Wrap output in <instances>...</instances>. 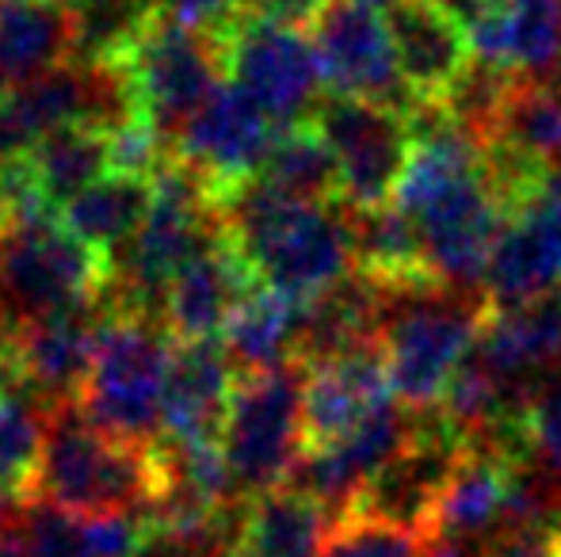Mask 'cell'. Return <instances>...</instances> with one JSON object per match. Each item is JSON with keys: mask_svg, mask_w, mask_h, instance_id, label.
<instances>
[{"mask_svg": "<svg viewBox=\"0 0 561 557\" xmlns=\"http://www.w3.org/2000/svg\"><path fill=\"white\" fill-rule=\"evenodd\" d=\"M473 348L508 386L519 390H531L542 374L561 371V282L524 302L489 305Z\"/></svg>", "mask_w": 561, "mask_h": 557, "instance_id": "cell-15", "label": "cell"}, {"mask_svg": "<svg viewBox=\"0 0 561 557\" xmlns=\"http://www.w3.org/2000/svg\"><path fill=\"white\" fill-rule=\"evenodd\" d=\"M244 12V0H157V15L180 27L222 38Z\"/></svg>", "mask_w": 561, "mask_h": 557, "instance_id": "cell-32", "label": "cell"}, {"mask_svg": "<svg viewBox=\"0 0 561 557\" xmlns=\"http://www.w3.org/2000/svg\"><path fill=\"white\" fill-rule=\"evenodd\" d=\"M161 492L164 462L157 446L112 439L84 420L77 402L54 405L27 500L92 520V515H146Z\"/></svg>", "mask_w": 561, "mask_h": 557, "instance_id": "cell-2", "label": "cell"}, {"mask_svg": "<svg viewBox=\"0 0 561 557\" xmlns=\"http://www.w3.org/2000/svg\"><path fill=\"white\" fill-rule=\"evenodd\" d=\"M302 386L298 363L279 371L241 374L222 423V459L233 489L260 497L287 485L295 462L306 451L302 431Z\"/></svg>", "mask_w": 561, "mask_h": 557, "instance_id": "cell-6", "label": "cell"}, {"mask_svg": "<svg viewBox=\"0 0 561 557\" xmlns=\"http://www.w3.org/2000/svg\"><path fill=\"white\" fill-rule=\"evenodd\" d=\"M23 367L20 356H15V336L0 333V397L12 394V390H23Z\"/></svg>", "mask_w": 561, "mask_h": 557, "instance_id": "cell-36", "label": "cell"}, {"mask_svg": "<svg viewBox=\"0 0 561 557\" xmlns=\"http://www.w3.org/2000/svg\"><path fill=\"white\" fill-rule=\"evenodd\" d=\"M275 123L237 89L222 81L215 96L192 115L176 138V161L199 172L218 195L237 184H249L264 169V156L275 141Z\"/></svg>", "mask_w": 561, "mask_h": 557, "instance_id": "cell-11", "label": "cell"}, {"mask_svg": "<svg viewBox=\"0 0 561 557\" xmlns=\"http://www.w3.org/2000/svg\"><path fill=\"white\" fill-rule=\"evenodd\" d=\"M310 127L336 156L340 202L347 210L390 207L413 153L405 115L370 100L325 96L313 107Z\"/></svg>", "mask_w": 561, "mask_h": 557, "instance_id": "cell-8", "label": "cell"}, {"mask_svg": "<svg viewBox=\"0 0 561 557\" xmlns=\"http://www.w3.org/2000/svg\"><path fill=\"white\" fill-rule=\"evenodd\" d=\"M104 287L107 260L54 218L0 233V321L12 336L31 321L89 310Z\"/></svg>", "mask_w": 561, "mask_h": 557, "instance_id": "cell-5", "label": "cell"}, {"mask_svg": "<svg viewBox=\"0 0 561 557\" xmlns=\"http://www.w3.org/2000/svg\"><path fill=\"white\" fill-rule=\"evenodd\" d=\"M73 58L69 0H0V81L27 84Z\"/></svg>", "mask_w": 561, "mask_h": 557, "instance_id": "cell-20", "label": "cell"}, {"mask_svg": "<svg viewBox=\"0 0 561 557\" xmlns=\"http://www.w3.org/2000/svg\"><path fill=\"white\" fill-rule=\"evenodd\" d=\"M0 557H27L20 550V543L15 538H0Z\"/></svg>", "mask_w": 561, "mask_h": 557, "instance_id": "cell-37", "label": "cell"}, {"mask_svg": "<svg viewBox=\"0 0 561 557\" xmlns=\"http://www.w3.org/2000/svg\"><path fill=\"white\" fill-rule=\"evenodd\" d=\"M485 290H424L390 294L378 348L390 394L401 409L424 413L444 402L450 379L478 344L489 317Z\"/></svg>", "mask_w": 561, "mask_h": 557, "instance_id": "cell-3", "label": "cell"}, {"mask_svg": "<svg viewBox=\"0 0 561 557\" xmlns=\"http://www.w3.org/2000/svg\"><path fill=\"white\" fill-rule=\"evenodd\" d=\"M489 141L516 149L547 169H561V77L512 84L501 115L481 146H489Z\"/></svg>", "mask_w": 561, "mask_h": 557, "instance_id": "cell-26", "label": "cell"}, {"mask_svg": "<svg viewBox=\"0 0 561 557\" xmlns=\"http://www.w3.org/2000/svg\"><path fill=\"white\" fill-rule=\"evenodd\" d=\"M298 321H302V305L256 282L229 317L222 348L244 374L279 371L298 363Z\"/></svg>", "mask_w": 561, "mask_h": 557, "instance_id": "cell-24", "label": "cell"}, {"mask_svg": "<svg viewBox=\"0 0 561 557\" xmlns=\"http://www.w3.org/2000/svg\"><path fill=\"white\" fill-rule=\"evenodd\" d=\"M229 81L275 123V130L298 127L302 115L321 104V66L302 31H287L252 12H241L222 38Z\"/></svg>", "mask_w": 561, "mask_h": 557, "instance_id": "cell-9", "label": "cell"}, {"mask_svg": "<svg viewBox=\"0 0 561 557\" xmlns=\"http://www.w3.org/2000/svg\"><path fill=\"white\" fill-rule=\"evenodd\" d=\"M329 531L333 523L310 497L279 485L241 508L233 557H321Z\"/></svg>", "mask_w": 561, "mask_h": 557, "instance_id": "cell-22", "label": "cell"}, {"mask_svg": "<svg viewBox=\"0 0 561 557\" xmlns=\"http://www.w3.org/2000/svg\"><path fill=\"white\" fill-rule=\"evenodd\" d=\"M23 156L43 187L46 202L66 207L73 195H81L84 187L112 172V138L96 127H61L38 138Z\"/></svg>", "mask_w": 561, "mask_h": 557, "instance_id": "cell-25", "label": "cell"}, {"mask_svg": "<svg viewBox=\"0 0 561 557\" xmlns=\"http://www.w3.org/2000/svg\"><path fill=\"white\" fill-rule=\"evenodd\" d=\"M237 382L241 374L218 340L176 344L161 397L164 443H218Z\"/></svg>", "mask_w": 561, "mask_h": 557, "instance_id": "cell-14", "label": "cell"}, {"mask_svg": "<svg viewBox=\"0 0 561 557\" xmlns=\"http://www.w3.org/2000/svg\"><path fill=\"white\" fill-rule=\"evenodd\" d=\"M478 557H558L554 543V515L547 520L524 523V527H508L481 543Z\"/></svg>", "mask_w": 561, "mask_h": 557, "instance_id": "cell-33", "label": "cell"}, {"mask_svg": "<svg viewBox=\"0 0 561 557\" xmlns=\"http://www.w3.org/2000/svg\"><path fill=\"white\" fill-rule=\"evenodd\" d=\"M424 538L428 535L347 515V520L333 523L321 557H421Z\"/></svg>", "mask_w": 561, "mask_h": 557, "instance_id": "cell-31", "label": "cell"}, {"mask_svg": "<svg viewBox=\"0 0 561 557\" xmlns=\"http://www.w3.org/2000/svg\"><path fill=\"white\" fill-rule=\"evenodd\" d=\"M123 69L130 77L138 119L169 149L176 146L192 115L215 96L226 61L215 35L157 20L123 61Z\"/></svg>", "mask_w": 561, "mask_h": 557, "instance_id": "cell-7", "label": "cell"}, {"mask_svg": "<svg viewBox=\"0 0 561 557\" xmlns=\"http://www.w3.org/2000/svg\"><path fill=\"white\" fill-rule=\"evenodd\" d=\"M256 179L295 202H340L336 156L310 123L275 135Z\"/></svg>", "mask_w": 561, "mask_h": 557, "instance_id": "cell-27", "label": "cell"}, {"mask_svg": "<svg viewBox=\"0 0 561 557\" xmlns=\"http://www.w3.org/2000/svg\"><path fill=\"white\" fill-rule=\"evenodd\" d=\"M352 256L355 271L390 294L444 290L428 271L416 225L393 202L382 210H352Z\"/></svg>", "mask_w": 561, "mask_h": 557, "instance_id": "cell-21", "label": "cell"}, {"mask_svg": "<svg viewBox=\"0 0 561 557\" xmlns=\"http://www.w3.org/2000/svg\"><path fill=\"white\" fill-rule=\"evenodd\" d=\"M313 54H318L329 96L370 100V104L393 107L401 115L416 107V96L401 81L386 15L375 8H363L355 0H333L313 27Z\"/></svg>", "mask_w": 561, "mask_h": 557, "instance_id": "cell-10", "label": "cell"}, {"mask_svg": "<svg viewBox=\"0 0 561 557\" xmlns=\"http://www.w3.org/2000/svg\"><path fill=\"white\" fill-rule=\"evenodd\" d=\"M554 543H558V557H561V504L554 508Z\"/></svg>", "mask_w": 561, "mask_h": 557, "instance_id": "cell-38", "label": "cell"}, {"mask_svg": "<svg viewBox=\"0 0 561 557\" xmlns=\"http://www.w3.org/2000/svg\"><path fill=\"white\" fill-rule=\"evenodd\" d=\"M516 4H524V0H493V8H516Z\"/></svg>", "mask_w": 561, "mask_h": 557, "instance_id": "cell-39", "label": "cell"}, {"mask_svg": "<svg viewBox=\"0 0 561 557\" xmlns=\"http://www.w3.org/2000/svg\"><path fill=\"white\" fill-rule=\"evenodd\" d=\"M531 462H516L489 446H466L462 462L450 474L444 497L432 515L428 535L466 538V543H489L508 527V504L519 474Z\"/></svg>", "mask_w": 561, "mask_h": 557, "instance_id": "cell-17", "label": "cell"}, {"mask_svg": "<svg viewBox=\"0 0 561 557\" xmlns=\"http://www.w3.org/2000/svg\"><path fill=\"white\" fill-rule=\"evenodd\" d=\"M8 96V92H4V81H0V100H4Z\"/></svg>", "mask_w": 561, "mask_h": 557, "instance_id": "cell-41", "label": "cell"}, {"mask_svg": "<svg viewBox=\"0 0 561 557\" xmlns=\"http://www.w3.org/2000/svg\"><path fill=\"white\" fill-rule=\"evenodd\" d=\"M50 409L54 405H46L38 394H27V386L0 397V497H31Z\"/></svg>", "mask_w": 561, "mask_h": 557, "instance_id": "cell-29", "label": "cell"}, {"mask_svg": "<svg viewBox=\"0 0 561 557\" xmlns=\"http://www.w3.org/2000/svg\"><path fill=\"white\" fill-rule=\"evenodd\" d=\"M73 12V58L84 66H123L153 27L157 0H69Z\"/></svg>", "mask_w": 561, "mask_h": 557, "instance_id": "cell-28", "label": "cell"}, {"mask_svg": "<svg viewBox=\"0 0 561 557\" xmlns=\"http://www.w3.org/2000/svg\"><path fill=\"white\" fill-rule=\"evenodd\" d=\"M176 340L157 317L112 313L100 321L96 356L77 394V409L112 439L153 446L161 436V397Z\"/></svg>", "mask_w": 561, "mask_h": 557, "instance_id": "cell-4", "label": "cell"}, {"mask_svg": "<svg viewBox=\"0 0 561 557\" xmlns=\"http://www.w3.org/2000/svg\"><path fill=\"white\" fill-rule=\"evenodd\" d=\"M256 287L252 271L237 256V248L222 237L187 268L176 271L161 302V325L176 344L218 340L241 298Z\"/></svg>", "mask_w": 561, "mask_h": 557, "instance_id": "cell-16", "label": "cell"}, {"mask_svg": "<svg viewBox=\"0 0 561 557\" xmlns=\"http://www.w3.org/2000/svg\"><path fill=\"white\" fill-rule=\"evenodd\" d=\"M96 336L100 321L92 317V305L23 325L15 333V356H20L23 367V382L46 405L77 402L84 379H89L92 356H96Z\"/></svg>", "mask_w": 561, "mask_h": 557, "instance_id": "cell-19", "label": "cell"}, {"mask_svg": "<svg viewBox=\"0 0 561 557\" xmlns=\"http://www.w3.org/2000/svg\"><path fill=\"white\" fill-rule=\"evenodd\" d=\"M218 214L252 279L298 305L355 271L352 210L344 202H295L249 179L218 195Z\"/></svg>", "mask_w": 561, "mask_h": 557, "instance_id": "cell-1", "label": "cell"}, {"mask_svg": "<svg viewBox=\"0 0 561 557\" xmlns=\"http://www.w3.org/2000/svg\"><path fill=\"white\" fill-rule=\"evenodd\" d=\"M424 4L436 8V12L455 23L462 35H470V31L493 12V0H424Z\"/></svg>", "mask_w": 561, "mask_h": 557, "instance_id": "cell-35", "label": "cell"}, {"mask_svg": "<svg viewBox=\"0 0 561 557\" xmlns=\"http://www.w3.org/2000/svg\"><path fill=\"white\" fill-rule=\"evenodd\" d=\"M0 333H8V328H4V321H0ZM8 336H12V333H8Z\"/></svg>", "mask_w": 561, "mask_h": 557, "instance_id": "cell-42", "label": "cell"}, {"mask_svg": "<svg viewBox=\"0 0 561 557\" xmlns=\"http://www.w3.org/2000/svg\"><path fill=\"white\" fill-rule=\"evenodd\" d=\"M561 282V169L508 218L485 271V294L493 305L524 302Z\"/></svg>", "mask_w": 561, "mask_h": 557, "instance_id": "cell-12", "label": "cell"}, {"mask_svg": "<svg viewBox=\"0 0 561 557\" xmlns=\"http://www.w3.org/2000/svg\"><path fill=\"white\" fill-rule=\"evenodd\" d=\"M393 402L390 379H386V359L378 344L344 351L325 363L306 367L302 386V431L306 451H318L347 431H355L375 409Z\"/></svg>", "mask_w": 561, "mask_h": 557, "instance_id": "cell-13", "label": "cell"}, {"mask_svg": "<svg viewBox=\"0 0 561 557\" xmlns=\"http://www.w3.org/2000/svg\"><path fill=\"white\" fill-rule=\"evenodd\" d=\"M0 520H4V497H0Z\"/></svg>", "mask_w": 561, "mask_h": 557, "instance_id": "cell-40", "label": "cell"}, {"mask_svg": "<svg viewBox=\"0 0 561 557\" xmlns=\"http://www.w3.org/2000/svg\"><path fill=\"white\" fill-rule=\"evenodd\" d=\"M382 15L398 54L401 81L409 84L416 104H439L470 66L466 35L424 0H393Z\"/></svg>", "mask_w": 561, "mask_h": 557, "instance_id": "cell-18", "label": "cell"}, {"mask_svg": "<svg viewBox=\"0 0 561 557\" xmlns=\"http://www.w3.org/2000/svg\"><path fill=\"white\" fill-rule=\"evenodd\" d=\"M527 459L542 462L547 474H561V371H550L527 390L519 409Z\"/></svg>", "mask_w": 561, "mask_h": 557, "instance_id": "cell-30", "label": "cell"}, {"mask_svg": "<svg viewBox=\"0 0 561 557\" xmlns=\"http://www.w3.org/2000/svg\"><path fill=\"white\" fill-rule=\"evenodd\" d=\"M149 202H153V176H134V172H107L92 187L61 207V225L73 233L81 245H89L107 264L130 245L138 225L146 222Z\"/></svg>", "mask_w": 561, "mask_h": 557, "instance_id": "cell-23", "label": "cell"}, {"mask_svg": "<svg viewBox=\"0 0 561 557\" xmlns=\"http://www.w3.org/2000/svg\"><path fill=\"white\" fill-rule=\"evenodd\" d=\"M333 0H249L244 12L260 15L267 23H279L287 31H306V27H318V20L325 15V8Z\"/></svg>", "mask_w": 561, "mask_h": 557, "instance_id": "cell-34", "label": "cell"}]
</instances>
